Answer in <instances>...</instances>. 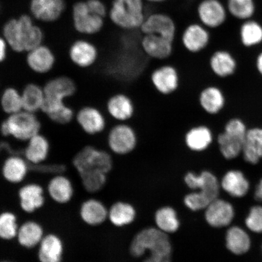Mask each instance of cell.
<instances>
[{"label":"cell","mask_w":262,"mask_h":262,"mask_svg":"<svg viewBox=\"0 0 262 262\" xmlns=\"http://www.w3.org/2000/svg\"><path fill=\"white\" fill-rule=\"evenodd\" d=\"M43 88L45 100L41 113L51 122L60 125L73 122L75 111L67 103L68 98L77 93V85L73 78L59 75L47 81Z\"/></svg>","instance_id":"cell-1"},{"label":"cell","mask_w":262,"mask_h":262,"mask_svg":"<svg viewBox=\"0 0 262 262\" xmlns=\"http://www.w3.org/2000/svg\"><path fill=\"white\" fill-rule=\"evenodd\" d=\"M3 36L10 49L18 54L26 53L43 44V32L28 15L6 22L3 29Z\"/></svg>","instance_id":"cell-2"},{"label":"cell","mask_w":262,"mask_h":262,"mask_svg":"<svg viewBox=\"0 0 262 262\" xmlns=\"http://www.w3.org/2000/svg\"><path fill=\"white\" fill-rule=\"evenodd\" d=\"M184 180L189 188L199 190L185 196V204L191 211L205 209L217 199L219 183L217 178L211 171L204 170L199 173L188 171L186 173Z\"/></svg>","instance_id":"cell-3"},{"label":"cell","mask_w":262,"mask_h":262,"mask_svg":"<svg viewBox=\"0 0 262 262\" xmlns=\"http://www.w3.org/2000/svg\"><path fill=\"white\" fill-rule=\"evenodd\" d=\"M146 3L144 0H112L107 17L120 30H140L145 21Z\"/></svg>","instance_id":"cell-4"},{"label":"cell","mask_w":262,"mask_h":262,"mask_svg":"<svg viewBox=\"0 0 262 262\" xmlns=\"http://www.w3.org/2000/svg\"><path fill=\"white\" fill-rule=\"evenodd\" d=\"M148 251L150 257H171L172 245L167 234L156 228L143 229L130 244V252L139 257Z\"/></svg>","instance_id":"cell-5"},{"label":"cell","mask_w":262,"mask_h":262,"mask_svg":"<svg viewBox=\"0 0 262 262\" xmlns=\"http://www.w3.org/2000/svg\"><path fill=\"white\" fill-rule=\"evenodd\" d=\"M114 156L104 147L88 145L78 150L73 159L74 168L78 176L92 172L108 174L114 168Z\"/></svg>","instance_id":"cell-6"},{"label":"cell","mask_w":262,"mask_h":262,"mask_svg":"<svg viewBox=\"0 0 262 262\" xmlns=\"http://www.w3.org/2000/svg\"><path fill=\"white\" fill-rule=\"evenodd\" d=\"M41 128V123L37 114L25 110L6 116L0 124V133L3 136L25 143L40 133Z\"/></svg>","instance_id":"cell-7"},{"label":"cell","mask_w":262,"mask_h":262,"mask_svg":"<svg viewBox=\"0 0 262 262\" xmlns=\"http://www.w3.org/2000/svg\"><path fill=\"white\" fill-rule=\"evenodd\" d=\"M103 136L106 149L114 156H128L138 146V134L129 123L109 122V126Z\"/></svg>","instance_id":"cell-8"},{"label":"cell","mask_w":262,"mask_h":262,"mask_svg":"<svg viewBox=\"0 0 262 262\" xmlns=\"http://www.w3.org/2000/svg\"><path fill=\"white\" fill-rule=\"evenodd\" d=\"M74 121L86 136L97 137L106 133L109 120L101 107L94 104L81 106L75 114Z\"/></svg>","instance_id":"cell-9"},{"label":"cell","mask_w":262,"mask_h":262,"mask_svg":"<svg viewBox=\"0 0 262 262\" xmlns=\"http://www.w3.org/2000/svg\"><path fill=\"white\" fill-rule=\"evenodd\" d=\"M150 81L157 93L163 96H169L179 90L181 76L174 65L161 61L150 73Z\"/></svg>","instance_id":"cell-10"},{"label":"cell","mask_w":262,"mask_h":262,"mask_svg":"<svg viewBox=\"0 0 262 262\" xmlns=\"http://www.w3.org/2000/svg\"><path fill=\"white\" fill-rule=\"evenodd\" d=\"M178 38L186 51L192 54L202 53L212 40V33L198 21L190 23L179 33Z\"/></svg>","instance_id":"cell-11"},{"label":"cell","mask_w":262,"mask_h":262,"mask_svg":"<svg viewBox=\"0 0 262 262\" xmlns=\"http://www.w3.org/2000/svg\"><path fill=\"white\" fill-rule=\"evenodd\" d=\"M140 31L143 35L155 34L175 42L179 29L174 18L168 13L154 11L147 14Z\"/></svg>","instance_id":"cell-12"},{"label":"cell","mask_w":262,"mask_h":262,"mask_svg":"<svg viewBox=\"0 0 262 262\" xmlns=\"http://www.w3.org/2000/svg\"><path fill=\"white\" fill-rule=\"evenodd\" d=\"M104 113L113 123H128L136 114L133 98L122 92L114 93L107 98L103 108Z\"/></svg>","instance_id":"cell-13"},{"label":"cell","mask_w":262,"mask_h":262,"mask_svg":"<svg viewBox=\"0 0 262 262\" xmlns=\"http://www.w3.org/2000/svg\"><path fill=\"white\" fill-rule=\"evenodd\" d=\"M195 14L198 22L209 30L222 27L227 20L228 12L221 0H200Z\"/></svg>","instance_id":"cell-14"},{"label":"cell","mask_w":262,"mask_h":262,"mask_svg":"<svg viewBox=\"0 0 262 262\" xmlns=\"http://www.w3.org/2000/svg\"><path fill=\"white\" fill-rule=\"evenodd\" d=\"M73 19L75 30L83 35L99 34L105 25V18L94 14L86 1L77 2L74 5Z\"/></svg>","instance_id":"cell-15"},{"label":"cell","mask_w":262,"mask_h":262,"mask_svg":"<svg viewBox=\"0 0 262 262\" xmlns=\"http://www.w3.org/2000/svg\"><path fill=\"white\" fill-rule=\"evenodd\" d=\"M71 63L81 70L96 67L100 60V51L93 42L80 39L71 44L68 50Z\"/></svg>","instance_id":"cell-16"},{"label":"cell","mask_w":262,"mask_h":262,"mask_svg":"<svg viewBox=\"0 0 262 262\" xmlns=\"http://www.w3.org/2000/svg\"><path fill=\"white\" fill-rule=\"evenodd\" d=\"M17 195L19 208L28 214L40 211L47 202V191L38 183H23L18 189Z\"/></svg>","instance_id":"cell-17"},{"label":"cell","mask_w":262,"mask_h":262,"mask_svg":"<svg viewBox=\"0 0 262 262\" xmlns=\"http://www.w3.org/2000/svg\"><path fill=\"white\" fill-rule=\"evenodd\" d=\"M200 107L210 116H217L224 112L227 106V96L223 88L217 84H211L202 88L199 94Z\"/></svg>","instance_id":"cell-18"},{"label":"cell","mask_w":262,"mask_h":262,"mask_svg":"<svg viewBox=\"0 0 262 262\" xmlns=\"http://www.w3.org/2000/svg\"><path fill=\"white\" fill-rule=\"evenodd\" d=\"M215 133L206 124H199L190 127L185 134V145L189 151L201 154L207 151L214 145Z\"/></svg>","instance_id":"cell-19"},{"label":"cell","mask_w":262,"mask_h":262,"mask_svg":"<svg viewBox=\"0 0 262 262\" xmlns=\"http://www.w3.org/2000/svg\"><path fill=\"white\" fill-rule=\"evenodd\" d=\"M26 54V64L35 74L47 75L53 71L56 64L54 52L44 44L31 49Z\"/></svg>","instance_id":"cell-20"},{"label":"cell","mask_w":262,"mask_h":262,"mask_svg":"<svg viewBox=\"0 0 262 262\" xmlns=\"http://www.w3.org/2000/svg\"><path fill=\"white\" fill-rule=\"evenodd\" d=\"M208 67L214 77L220 80H226L236 73L238 63L236 58L230 51L217 48L209 55Z\"/></svg>","instance_id":"cell-21"},{"label":"cell","mask_w":262,"mask_h":262,"mask_svg":"<svg viewBox=\"0 0 262 262\" xmlns=\"http://www.w3.org/2000/svg\"><path fill=\"white\" fill-rule=\"evenodd\" d=\"M140 47L147 57L154 60L165 61L172 56L174 42L158 35L142 34Z\"/></svg>","instance_id":"cell-22"},{"label":"cell","mask_w":262,"mask_h":262,"mask_svg":"<svg viewBox=\"0 0 262 262\" xmlns=\"http://www.w3.org/2000/svg\"><path fill=\"white\" fill-rule=\"evenodd\" d=\"M46 191L52 202L60 205L70 204L75 195L73 182L63 173H56L49 179Z\"/></svg>","instance_id":"cell-23"},{"label":"cell","mask_w":262,"mask_h":262,"mask_svg":"<svg viewBox=\"0 0 262 262\" xmlns=\"http://www.w3.org/2000/svg\"><path fill=\"white\" fill-rule=\"evenodd\" d=\"M30 166L24 156L10 155L2 163V176L9 184H23L30 171Z\"/></svg>","instance_id":"cell-24"},{"label":"cell","mask_w":262,"mask_h":262,"mask_svg":"<svg viewBox=\"0 0 262 262\" xmlns=\"http://www.w3.org/2000/svg\"><path fill=\"white\" fill-rule=\"evenodd\" d=\"M39 262H62L65 253L64 242L60 235L49 232L37 248Z\"/></svg>","instance_id":"cell-25"},{"label":"cell","mask_w":262,"mask_h":262,"mask_svg":"<svg viewBox=\"0 0 262 262\" xmlns=\"http://www.w3.org/2000/svg\"><path fill=\"white\" fill-rule=\"evenodd\" d=\"M24 156L32 166H40L49 158L51 143L47 137L39 133L25 143Z\"/></svg>","instance_id":"cell-26"},{"label":"cell","mask_w":262,"mask_h":262,"mask_svg":"<svg viewBox=\"0 0 262 262\" xmlns=\"http://www.w3.org/2000/svg\"><path fill=\"white\" fill-rule=\"evenodd\" d=\"M47 234L41 223L28 220L19 224L15 241L19 247L31 250L37 249Z\"/></svg>","instance_id":"cell-27"},{"label":"cell","mask_w":262,"mask_h":262,"mask_svg":"<svg viewBox=\"0 0 262 262\" xmlns=\"http://www.w3.org/2000/svg\"><path fill=\"white\" fill-rule=\"evenodd\" d=\"M65 9L64 0H31L33 16L42 22H54L60 17Z\"/></svg>","instance_id":"cell-28"},{"label":"cell","mask_w":262,"mask_h":262,"mask_svg":"<svg viewBox=\"0 0 262 262\" xmlns=\"http://www.w3.org/2000/svg\"><path fill=\"white\" fill-rule=\"evenodd\" d=\"M78 215L82 222L90 227H98L107 219L108 209L99 200L90 198L81 203Z\"/></svg>","instance_id":"cell-29"},{"label":"cell","mask_w":262,"mask_h":262,"mask_svg":"<svg viewBox=\"0 0 262 262\" xmlns=\"http://www.w3.org/2000/svg\"><path fill=\"white\" fill-rule=\"evenodd\" d=\"M205 209L206 221L212 227H226L234 218L233 207L224 200L215 199Z\"/></svg>","instance_id":"cell-30"},{"label":"cell","mask_w":262,"mask_h":262,"mask_svg":"<svg viewBox=\"0 0 262 262\" xmlns=\"http://www.w3.org/2000/svg\"><path fill=\"white\" fill-rule=\"evenodd\" d=\"M242 154L251 165H256L262 159V127L248 128Z\"/></svg>","instance_id":"cell-31"},{"label":"cell","mask_w":262,"mask_h":262,"mask_svg":"<svg viewBox=\"0 0 262 262\" xmlns=\"http://www.w3.org/2000/svg\"><path fill=\"white\" fill-rule=\"evenodd\" d=\"M245 139L221 130L216 134L215 144L219 153L227 160L237 158L243 149Z\"/></svg>","instance_id":"cell-32"},{"label":"cell","mask_w":262,"mask_h":262,"mask_svg":"<svg viewBox=\"0 0 262 262\" xmlns=\"http://www.w3.org/2000/svg\"><path fill=\"white\" fill-rule=\"evenodd\" d=\"M21 93L24 110L34 114L41 112L45 100L43 86L29 83L23 88Z\"/></svg>","instance_id":"cell-33"},{"label":"cell","mask_w":262,"mask_h":262,"mask_svg":"<svg viewBox=\"0 0 262 262\" xmlns=\"http://www.w3.org/2000/svg\"><path fill=\"white\" fill-rule=\"evenodd\" d=\"M221 185L226 192L235 198H242L247 194L250 186L243 172L238 170H231L226 173Z\"/></svg>","instance_id":"cell-34"},{"label":"cell","mask_w":262,"mask_h":262,"mask_svg":"<svg viewBox=\"0 0 262 262\" xmlns=\"http://www.w3.org/2000/svg\"><path fill=\"white\" fill-rule=\"evenodd\" d=\"M136 212L133 206L127 203L119 202L108 209L107 219L117 227L130 224L135 220Z\"/></svg>","instance_id":"cell-35"},{"label":"cell","mask_w":262,"mask_h":262,"mask_svg":"<svg viewBox=\"0 0 262 262\" xmlns=\"http://www.w3.org/2000/svg\"><path fill=\"white\" fill-rule=\"evenodd\" d=\"M0 108L6 116L24 110L21 91L12 86L5 88L0 94Z\"/></svg>","instance_id":"cell-36"},{"label":"cell","mask_w":262,"mask_h":262,"mask_svg":"<svg viewBox=\"0 0 262 262\" xmlns=\"http://www.w3.org/2000/svg\"><path fill=\"white\" fill-rule=\"evenodd\" d=\"M226 245L231 253L241 255L247 253L250 248L251 241L250 237L243 229L234 227L227 231Z\"/></svg>","instance_id":"cell-37"},{"label":"cell","mask_w":262,"mask_h":262,"mask_svg":"<svg viewBox=\"0 0 262 262\" xmlns=\"http://www.w3.org/2000/svg\"><path fill=\"white\" fill-rule=\"evenodd\" d=\"M239 34L241 43L246 48L257 47L262 42V25L252 18L244 21Z\"/></svg>","instance_id":"cell-38"},{"label":"cell","mask_w":262,"mask_h":262,"mask_svg":"<svg viewBox=\"0 0 262 262\" xmlns=\"http://www.w3.org/2000/svg\"><path fill=\"white\" fill-rule=\"evenodd\" d=\"M157 228L166 234L173 233L180 227V221L176 211L170 206L160 208L156 213Z\"/></svg>","instance_id":"cell-39"},{"label":"cell","mask_w":262,"mask_h":262,"mask_svg":"<svg viewBox=\"0 0 262 262\" xmlns=\"http://www.w3.org/2000/svg\"><path fill=\"white\" fill-rule=\"evenodd\" d=\"M19 224L14 212L6 210L0 212V239L5 242L15 240Z\"/></svg>","instance_id":"cell-40"},{"label":"cell","mask_w":262,"mask_h":262,"mask_svg":"<svg viewBox=\"0 0 262 262\" xmlns=\"http://www.w3.org/2000/svg\"><path fill=\"white\" fill-rule=\"evenodd\" d=\"M225 5L228 14L243 21L253 18L256 9L254 0H227Z\"/></svg>","instance_id":"cell-41"},{"label":"cell","mask_w":262,"mask_h":262,"mask_svg":"<svg viewBox=\"0 0 262 262\" xmlns=\"http://www.w3.org/2000/svg\"><path fill=\"white\" fill-rule=\"evenodd\" d=\"M107 176L106 173L103 172H93L85 173L79 177L85 191L89 193H96L105 186Z\"/></svg>","instance_id":"cell-42"},{"label":"cell","mask_w":262,"mask_h":262,"mask_svg":"<svg viewBox=\"0 0 262 262\" xmlns=\"http://www.w3.org/2000/svg\"><path fill=\"white\" fill-rule=\"evenodd\" d=\"M248 129V127L244 121L240 118L235 117L226 120L222 130L245 140Z\"/></svg>","instance_id":"cell-43"},{"label":"cell","mask_w":262,"mask_h":262,"mask_svg":"<svg viewBox=\"0 0 262 262\" xmlns=\"http://www.w3.org/2000/svg\"><path fill=\"white\" fill-rule=\"evenodd\" d=\"M246 225L251 231L260 233L262 232V207L254 206L251 209L247 219Z\"/></svg>","instance_id":"cell-44"},{"label":"cell","mask_w":262,"mask_h":262,"mask_svg":"<svg viewBox=\"0 0 262 262\" xmlns=\"http://www.w3.org/2000/svg\"><path fill=\"white\" fill-rule=\"evenodd\" d=\"M86 2L88 7L94 14L106 18L109 8H107V5L102 0H86Z\"/></svg>","instance_id":"cell-45"},{"label":"cell","mask_w":262,"mask_h":262,"mask_svg":"<svg viewBox=\"0 0 262 262\" xmlns=\"http://www.w3.org/2000/svg\"><path fill=\"white\" fill-rule=\"evenodd\" d=\"M9 49L10 48L5 38L3 36H0V64L4 63L7 59Z\"/></svg>","instance_id":"cell-46"},{"label":"cell","mask_w":262,"mask_h":262,"mask_svg":"<svg viewBox=\"0 0 262 262\" xmlns=\"http://www.w3.org/2000/svg\"><path fill=\"white\" fill-rule=\"evenodd\" d=\"M255 68L258 74L262 77V51L258 53L255 62Z\"/></svg>","instance_id":"cell-47"},{"label":"cell","mask_w":262,"mask_h":262,"mask_svg":"<svg viewBox=\"0 0 262 262\" xmlns=\"http://www.w3.org/2000/svg\"><path fill=\"white\" fill-rule=\"evenodd\" d=\"M143 262H171V257H147Z\"/></svg>","instance_id":"cell-48"},{"label":"cell","mask_w":262,"mask_h":262,"mask_svg":"<svg viewBox=\"0 0 262 262\" xmlns=\"http://www.w3.org/2000/svg\"><path fill=\"white\" fill-rule=\"evenodd\" d=\"M255 198L258 201H262V179L260 180L255 190Z\"/></svg>","instance_id":"cell-49"},{"label":"cell","mask_w":262,"mask_h":262,"mask_svg":"<svg viewBox=\"0 0 262 262\" xmlns=\"http://www.w3.org/2000/svg\"><path fill=\"white\" fill-rule=\"evenodd\" d=\"M147 4L162 5L169 1V0H144Z\"/></svg>","instance_id":"cell-50"},{"label":"cell","mask_w":262,"mask_h":262,"mask_svg":"<svg viewBox=\"0 0 262 262\" xmlns=\"http://www.w3.org/2000/svg\"><path fill=\"white\" fill-rule=\"evenodd\" d=\"M0 262H12V261L8 260H4L0 261Z\"/></svg>","instance_id":"cell-51"}]
</instances>
